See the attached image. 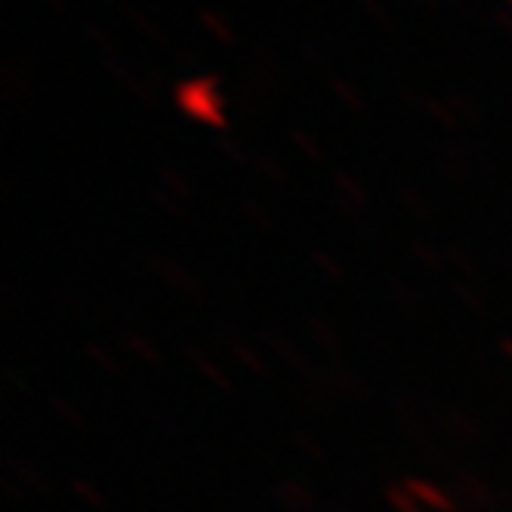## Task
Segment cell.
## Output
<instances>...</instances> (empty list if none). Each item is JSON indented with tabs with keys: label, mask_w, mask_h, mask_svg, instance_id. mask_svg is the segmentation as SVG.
Instances as JSON below:
<instances>
[{
	"label": "cell",
	"mask_w": 512,
	"mask_h": 512,
	"mask_svg": "<svg viewBox=\"0 0 512 512\" xmlns=\"http://www.w3.org/2000/svg\"><path fill=\"white\" fill-rule=\"evenodd\" d=\"M491 19H494V25H497L500 31H506L509 38H512V13H509L503 4H497V7L491 10Z\"/></svg>",
	"instance_id": "11"
},
{
	"label": "cell",
	"mask_w": 512,
	"mask_h": 512,
	"mask_svg": "<svg viewBox=\"0 0 512 512\" xmlns=\"http://www.w3.org/2000/svg\"><path fill=\"white\" fill-rule=\"evenodd\" d=\"M503 7H506V10L512 13V0H503Z\"/></svg>",
	"instance_id": "14"
},
{
	"label": "cell",
	"mask_w": 512,
	"mask_h": 512,
	"mask_svg": "<svg viewBox=\"0 0 512 512\" xmlns=\"http://www.w3.org/2000/svg\"><path fill=\"white\" fill-rule=\"evenodd\" d=\"M300 53H303V59H306V62H309L312 68H318V71H321V68H327V53H324V50H321L318 44L306 41V44L300 47Z\"/></svg>",
	"instance_id": "8"
},
{
	"label": "cell",
	"mask_w": 512,
	"mask_h": 512,
	"mask_svg": "<svg viewBox=\"0 0 512 512\" xmlns=\"http://www.w3.org/2000/svg\"><path fill=\"white\" fill-rule=\"evenodd\" d=\"M331 90H334V93H337V99H340V102H346L349 108H358V112L364 108V105H361V96H358V93H355V90H352L346 81H340V78H331Z\"/></svg>",
	"instance_id": "6"
},
{
	"label": "cell",
	"mask_w": 512,
	"mask_h": 512,
	"mask_svg": "<svg viewBox=\"0 0 512 512\" xmlns=\"http://www.w3.org/2000/svg\"><path fill=\"white\" fill-rule=\"evenodd\" d=\"M448 105L451 108H457V112L463 115V118H469V121H475L479 118V112H475V105L463 96V93H451V99H448Z\"/></svg>",
	"instance_id": "10"
},
{
	"label": "cell",
	"mask_w": 512,
	"mask_h": 512,
	"mask_svg": "<svg viewBox=\"0 0 512 512\" xmlns=\"http://www.w3.org/2000/svg\"><path fill=\"white\" fill-rule=\"evenodd\" d=\"M198 22H201V28L210 34V38H216L219 44H235V31H232V25L223 19V13H216V10H210V7H201V10H198Z\"/></svg>",
	"instance_id": "4"
},
{
	"label": "cell",
	"mask_w": 512,
	"mask_h": 512,
	"mask_svg": "<svg viewBox=\"0 0 512 512\" xmlns=\"http://www.w3.org/2000/svg\"><path fill=\"white\" fill-rule=\"evenodd\" d=\"M84 34H87V41L96 47V53H99V59L105 62V68L112 71V78H115V81H121V84H130V81H133V75H130V68H127V62H124L121 50L115 47V41L108 38V34H105L96 22H84Z\"/></svg>",
	"instance_id": "2"
},
{
	"label": "cell",
	"mask_w": 512,
	"mask_h": 512,
	"mask_svg": "<svg viewBox=\"0 0 512 512\" xmlns=\"http://www.w3.org/2000/svg\"><path fill=\"white\" fill-rule=\"evenodd\" d=\"M423 108L438 118V121H445V124H454V115H451V105H442V102H435V99H423Z\"/></svg>",
	"instance_id": "9"
},
{
	"label": "cell",
	"mask_w": 512,
	"mask_h": 512,
	"mask_svg": "<svg viewBox=\"0 0 512 512\" xmlns=\"http://www.w3.org/2000/svg\"><path fill=\"white\" fill-rule=\"evenodd\" d=\"M417 7H423V10H429V13H435L438 10V4H442V0H414Z\"/></svg>",
	"instance_id": "12"
},
{
	"label": "cell",
	"mask_w": 512,
	"mask_h": 512,
	"mask_svg": "<svg viewBox=\"0 0 512 512\" xmlns=\"http://www.w3.org/2000/svg\"><path fill=\"white\" fill-rule=\"evenodd\" d=\"M118 13L142 34V38H149V41H155V44H161V47H170V34L145 13L142 7H136L133 0H118Z\"/></svg>",
	"instance_id": "3"
},
{
	"label": "cell",
	"mask_w": 512,
	"mask_h": 512,
	"mask_svg": "<svg viewBox=\"0 0 512 512\" xmlns=\"http://www.w3.org/2000/svg\"><path fill=\"white\" fill-rule=\"evenodd\" d=\"M361 10L380 31H395V16L386 7V0H361Z\"/></svg>",
	"instance_id": "5"
},
{
	"label": "cell",
	"mask_w": 512,
	"mask_h": 512,
	"mask_svg": "<svg viewBox=\"0 0 512 512\" xmlns=\"http://www.w3.org/2000/svg\"><path fill=\"white\" fill-rule=\"evenodd\" d=\"M127 87H130V90H133V96H139L145 105H155V102H158V96H155V90H152L155 84H152L149 78H145V81H142V78H133Z\"/></svg>",
	"instance_id": "7"
},
{
	"label": "cell",
	"mask_w": 512,
	"mask_h": 512,
	"mask_svg": "<svg viewBox=\"0 0 512 512\" xmlns=\"http://www.w3.org/2000/svg\"><path fill=\"white\" fill-rule=\"evenodd\" d=\"M44 4L56 13H65V0H44Z\"/></svg>",
	"instance_id": "13"
},
{
	"label": "cell",
	"mask_w": 512,
	"mask_h": 512,
	"mask_svg": "<svg viewBox=\"0 0 512 512\" xmlns=\"http://www.w3.org/2000/svg\"><path fill=\"white\" fill-rule=\"evenodd\" d=\"M176 102L182 112H189L198 121H207L213 127H223V99H219V78H192L176 87Z\"/></svg>",
	"instance_id": "1"
}]
</instances>
